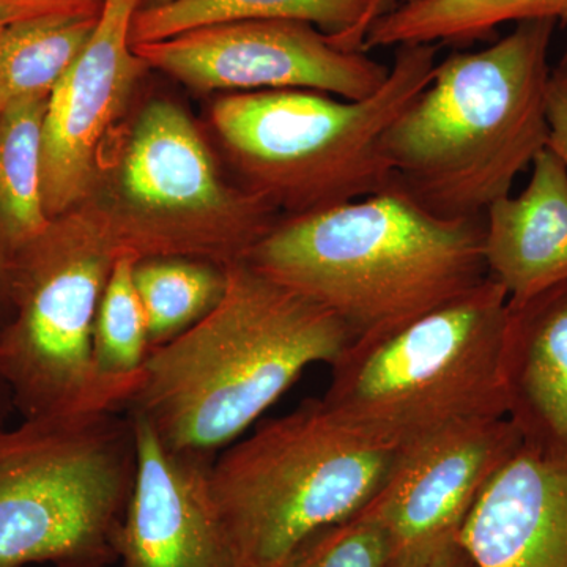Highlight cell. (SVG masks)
I'll return each mask as SVG.
<instances>
[{"label": "cell", "mask_w": 567, "mask_h": 567, "mask_svg": "<svg viewBox=\"0 0 567 567\" xmlns=\"http://www.w3.org/2000/svg\"><path fill=\"white\" fill-rule=\"evenodd\" d=\"M352 344L349 328L323 306L246 260L230 264L218 305L151 350L130 413L173 450L215 457L309 365L333 368Z\"/></svg>", "instance_id": "1"}, {"label": "cell", "mask_w": 567, "mask_h": 567, "mask_svg": "<svg viewBox=\"0 0 567 567\" xmlns=\"http://www.w3.org/2000/svg\"><path fill=\"white\" fill-rule=\"evenodd\" d=\"M484 238L486 216L439 218L393 185L279 219L246 262L333 312L357 344L486 281Z\"/></svg>", "instance_id": "2"}, {"label": "cell", "mask_w": 567, "mask_h": 567, "mask_svg": "<svg viewBox=\"0 0 567 567\" xmlns=\"http://www.w3.org/2000/svg\"><path fill=\"white\" fill-rule=\"evenodd\" d=\"M557 22L529 20L476 52L436 63L385 133L393 183L445 219L480 218L509 196L548 141V51Z\"/></svg>", "instance_id": "3"}, {"label": "cell", "mask_w": 567, "mask_h": 567, "mask_svg": "<svg viewBox=\"0 0 567 567\" xmlns=\"http://www.w3.org/2000/svg\"><path fill=\"white\" fill-rule=\"evenodd\" d=\"M436 52L435 43L395 48L385 84L364 100L306 89L219 99L212 121L241 188L290 218L393 186L383 136L427 87Z\"/></svg>", "instance_id": "4"}, {"label": "cell", "mask_w": 567, "mask_h": 567, "mask_svg": "<svg viewBox=\"0 0 567 567\" xmlns=\"http://www.w3.org/2000/svg\"><path fill=\"white\" fill-rule=\"evenodd\" d=\"M507 303L488 276L393 333L350 346L331 368L324 405L398 451L451 425L506 416Z\"/></svg>", "instance_id": "5"}, {"label": "cell", "mask_w": 567, "mask_h": 567, "mask_svg": "<svg viewBox=\"0 0 567 567\" xmlns=\"http://www.w3.org/2000/svg\"><path fill=\"white\" fill-rule=\"evenodd\" d=\"M399 451L334 415L322 399L259 424L213 461L216 511L241 567H279L305 540L364 509Z\"/></svg>", "instance_id": "6"}, {"label": "cell", "mask_w": 567, "mask_h": 567, "mask_svg": "<svg viewBox=\"0 0 567 567\" xmlns=\"http://www.w3.org/2000/svg\"><path fill=\"white\" fill-rule=\"evenodd\" d=\"M0 425V567H112L137 473L132 416Z\"/></svg>", "instance_id": "7"}, {"label": "cell", "mask_w": 567, "mask_h": 567, "mask_svg": "<svg viewBox=\"0 0 567 567\" xmlns=\"http://www.w3.org/2000/svg\"><path fill=\"white\" fill-rule=\"evenodd\" d=\"M118 254L87 204L52 219L14 254L10 311L0 327V382L22 417L125 409L93 363L96 311Z\"/></svg>", "instance_id": "8"}, {"label": "cell", "mask_w": 567, "mask_h": 567, "mask_svg": "<svg viewBox=\"0 0 567 567\" xmlns=\"http://www.w3.org/2000/svg\"><path fill=\"white\" fill-rule=\"evenodd\" d=\"M89 207L118 252L219 267L248 259L279 221L271 205L223 181L192 117L167 100L142 110L103 200Z\"/></svg>", "instance_id": "9"}, {"label": "cell", "mask_w": 567, "mask_h": 567, "mask_svg": "<svg viewBox=\"0 0 567 567\" xmlns=\"http://www.w3.org/2000/svg\"><path fill=\"white\" fill-rule=\"evenodd\" d=\"M133 50L145 65L203 92L306 89L364 100L390 74V66L365 52L339 50L300 21L224 22L133 44Z\"/></svg>", "instance_id": "10"}, {"label": "cell", "mask_w": 567, "mask_h": 567, "mask_svg": "<svg viewBox=\"0 0 567 567\" xmlns=\"http://www.w3.org/2000/svg\"><path fill=\"white\" fill-rule=\"evenodd\" d=\"M142 0H103L91 39L48 100L43 125V197L51 219L91 196L102 148L145 69L130 35Z\"/></svg>", "instance_id": "11"}, {"label": "cell", "mask_w": 567, "mask_h": 567, "mask_svg": "<svg viewBox=\"0 0 567 567\" xmlns=\"http://www.w3.org/2000/svg\"><path fill=\"white\" fill-rule=\"evenodd\" d=\"M522 445L503 416L451 425L399 451L385 486L361 511L385 528L390 563L458 536L484 488Z\"/></svg>", "instance_id": "12"}, {"label": "cell", "mask_w": 567, "mask_h": 567, "mask_svg": "<svg viewBox=\"0 0 567 567\" xmlns=\"http://www.w3.org/2000/svg\"><path fill=\"white\" fill-rule=\"evenodd\" d=\"M137 473L118 536L123 567H241L213 499L215 458L173 450L130 413Z\"/></svg>", "instance_id": "13"}, {"label": "cell", "mask_w": 567, "mask_h": 567, "mask_svg": "<svg viewBox=\"0 0 567 567\" xmlns=\"http://www.w3.org/2000/svg\"><path fill=\"white\" fill-rule=\"evenodd\" d=\"M458 540L476 567H567V461L522 445L477 498Z\"/></svg>", "instance_id": "14"}, {"label": "cell", "mask_w": 567, "mask_h": 567, "mask_svg": "<svg viewBox=\"0 0 567 567\" xmlns=\"http://www.w3.org/2000/svg\"><path fill=\"white\" fill-rule=\"evenodd\" d=\"M506 417L537 456L567 461V281L507 303Z\"/></svg>", "instance_id": "15"}, {"label": "cell", "mask_w": 567, "mask_h": 567, "mask_svg": "<svg viewBox=\"0 0 567 567\" xmlns=\"http://www.w3.org/2000/svg\"><path fill=\"white\" fill-rule=\"evenodd\" d=\"M527 188L486 210L488 276L509 303L567 281V167L546 147L532 164Z\"/></svg>", "instance_id": "16"}, {"label": "cell", "mask_w": 567, "mask_h": 567, "mask_svg": "<svg viewBox=\"0 0 567 567\" xmlns=\"http://www.w3.org/2000/svg\"><path fill=\"white\" fill-rule=\"evenodd\" d=\"M529 20L567 29V0H402L369 29L363 51L417 43L465 47L506 22Z\"/></svg>", "instance_id": "17"}, {"label": "cell", "mask_w": 567, "mask_h": 567, "mask_svg": "<svg viewBox=\"0 0 567 567\" xmlns=\"http://www.w3.org/2000/svg\"><path fill=\"white\" fill-rule=\"evenodd\" d=\"M371 0H174L153 10H140L130 41L152 43L194 29L235 21L284 20L308 22L334 44L363 20Z\"/></svg>", "instance_id": "18"}, {"label": "cell", "mask_w": 567, "mask_h": 567, "mask_svg": "<svg viewBox=\"0 0 567 567\" xmlns=\"http://www.w3.org/2000/svg\"><path fill=\"white\" fill-rule=\"evenodd\" d=\"M48 100L0 112V241L11 256L39 238L52 221L43 197Z\"/></svg>", "instance_id": "19"}, {"label": "cell", "mask_w": 567, "mask_h": 567, "mask_svg": "<svg viewBox=\"0 0 567 567\" xmlns=\"http://www.w3.org/2000/svg\"><path fill=\"white\" fill-rule=\"evenodd\" d=\"M99 14H51L0 31V112L48 100L91 39Z\"/></svg>", "instance_id": "20"}, {"label": "cell", "mask_w": 567, "mask_h": 567, "mask_svg": "<svg viewBox=\"0 0 567 567\" xmlns=\"http://www.w3.org/2000/svg\"><path fill=\"white\" fill-rule=\"evenodd\" d=\"M134 284L152 350L173 341L218 305L226 289V267L186 257H152L137 260Z\"/></svg>", "instance_id": "21"}, {"label": "cell", "mask_w": 567, "mask_h": 567, "mask_svg": "<svg viewBox=\"0 0 567 567\" xmlns=\"http://www.w3.org/2000/svg\"><path fill=\"white\" fill-rule=\"evenodd\" d=\"M137 260L133 254H118L104 286L93 327L96 374L122 395L126 409L140 386L151 353L147 320L134 284Z\"/></svg>", "instance_id": "22"}, {"label": "cell", "mask_w": 567, "mask_h": 567, "mask_svg": "<svg viewBox=\"0 0 567 567\" xmlns=\"http://www.w3.org/2000/svg\"><path fill=\"white\" fill-rule=\"evenodd\" d=\"M390 557L385 528L358 513L309 537L279 567H388Z\"/></svg>", "instance_id": "23"}, {"label": "cell", "mask_w": 567, "mask_h": 567, "mask_svg": "<svg viewBox=\"0 0 567 567\" xmlns=\"http://www.w3.org/2000/svg\"><path fill=\"white\" fill-rule=\"evenodd\" d=\"M547 122V147L567 167V50L548 78Z\"/></svg>", "instance_id": "24"}, {"label": "cell", "mask_w": 567, "mask_h": 567, "mask_svg": "<svg viewBox=\"0 0 567 567\" xmlns=\"http://www.w3.org/2000/svg\"><path fill=\"white\" fill-rule=\"evenodd\" d=\"M100 11L71 0H0V31L18 22L51 14H99Z\"/></svg>", "instance_id": "25"}, {"label": "cell", "mask_w": 567, "mask_h": 567, "mask_svg": "<svg viewBox=\"0 0 567 567\" xmlns=\"http://www.w3.org/2000/svg\"><path fill=\"white\" fill-rule=\"evenodd\" d=\"M388 567H476L458 536L447 537L394 559Z\"/></svg>", "instance_id": "26"}, {"label": "cell", "mask_w": 567, "mask_h": 567, "mask_svg": "<svg viewBox=\"0 0 567 567\" xmlns=\"http://www.w3.org/2000/svg\"><path fill=\"white\" fill-rule=\"evenodd\" d=\"M398 3L399 0H371L358 28L350 35H347L346 39L338 41L334 47L342 51L363 52L365 33L374 25V22L385 17L390 11H393Z\"/></svg>", "instance_id": "27"}, {"label": "cell", "mask_w": 567, "mask_h": 567, "mask_svg": "<svg viewBox=\"0 0 567 567\" xmlns=\"http://www.w3.org/2000/svg\"><path fill=\"white\" fill-rule=\"evenodd\" d=\"M13 256L0 241V327L6 322L10 311V275Z\"/></svg>", "instance_id": "28"}, {"label": "cell", "mask_w": 567, "mask_h": 567, "mask_svg": "<svg viewBox=\"0 0 567 567\" xmlns=\"http://www.w3.org/2000/svg\"><path fill=\"white\" fill-rule=\"evenodd\" d=\"M171 2H174V0H142L140 10L159 9V7L167 6Z\"/></svg>", "instance_id": "29"}, {"label": "cell", "mask_w": 567, "mask_h": 567, "mask_svg": "<svg viewBox=\"0 0 567 567\" xmlns=\"http://www.w3.org/2000/svg\"><path fill=\"white\" fill-rule=\"evenodd\" d=\"M71 2L80 3V6L89 7L93 10H102L103 0H71Z\"/></svg>", "instance_id": "30"}]
</instances>
